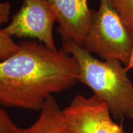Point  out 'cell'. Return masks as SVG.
Masks as SVG:
<instances>
[{"instance_id": "obj_1", "label": "cell", "mask_w": 133, "mask_h": 133, "mask_svg": "<svg viewBox=\"0 0 133 133\" xmlns=\"http://www.w3.org/2000/svg\"><path fill=\"white\" fill-rule=\"evenodd\" d=\"M14 55L0 61V105L40 111L46 99L78 82L76 59L64 49L36 40L19 43Z\"/></svg>"}, {"instance_id": "obj_2", "label": "cell", "mask_w": 133, "mask_h": 133, "mask_svg": "<svg viewBox=\"0 0 133 133\" xmlns=\"http://www.w3.org/2000/svg\"><path fill=\"white\" fill-rule=\"evenodd\" d=\"M62 49L72 55L79 66L78 81L109 107L115 119H133V83L118 61L93 57L71 40H63Z\"/></svg>"}, {"instance_id": "obj_3", "label": "cell", "mask_w": 133, "mask_h": 133, "mask_svg": "<svg viewBox=\"0 0 133 133\" xmlns=\"http://www.w3.org/2000/svg\"><path fill=\"white\" fill-rule=\"evenodd\" d=\"M82 47L104 60L119 61L127 71L133 69V38L110 0H101L97 11H92L90 27Z\"/></svg>"}, {"instance_id": "obj_4", "label": "cell", "mask_w": 133, "mask_h": 133, "mask_svg": "<svg viewBox=\"0 0 133 133\" xmlns=\"http://www.w3.org/2000/svg\"><path fill=\"white\" fill-rule=\"evenodd\" d=\"M56 17L47 0H22L19 11L3 30L9 36L38 40L56 50L53 29Z\"/></svg>"}, {"instance_id": "obj_5", "label": "cell", "mask_w": 133, "mask_h": 133, "mask_svg": "<svg viewBox=\"0 0 133 133\" xmlns=\"http://www.w3.org/2000/svg\"><path fill=\"white\" fill-rule=\"evenodd\" d=\"M63 114L74 133H126L113 121L107 105L94 95L75 96Z\"/></svg>"}, {"instance_id": "obj_6", "label": "cell", "mask_w": 133, "mask_h": 133, "mask_svg": "<svg viewBox=\"0 0 133 133\" xmlns=\"http://www.w3.org/2000/svg\"><path fill=\"white\" fill-rule=\"evenodd\" d=\"M59 24L63 40H71L82 47L91 22L92 9L88 0H47Z\"/></svg>"}, {"instance_id": "obj_7", "label": "cell", "mask_w": 133, "mask_h": 133, "mask_svg": "<svg viewBox=\"0 0 133 133\" xmlns=\"http://www.w3.org/2000/svg\"><path fill=\"white\" fill-rule=\"evenodd\" d=\"M19 133H74L64 118L63 110L50 96L44 102L38 119L29 127L20 128Z\"/></svg>"}, {"instance_id": "obj_8", "label": "cell", "mask_w": 133, "mask_h": 133, "mask_svg": "<svg viewBox=\"0 0 133 133\" xmlns=\"http://www.w3.org/2000/svg\"><path fill=\"white\" fill-rule=\"evenodd\" d=\"M123 24L133 38V0H110Z\"/></svg>"}, {"instance_id": "obj_9", "label": "cell", "mask_w": 133, "mask_h": 133, "mask_svg": "<svg viewBox=\"0 0 133 133\" xmlns=\"http://www.w3.org/2000/svg\"><path fill=\"white\" fill-rule=\"evenodd\" d=\"M19 49V44L15 42L3 29H0V61H4L16 54Z\"/></svg>"}, {"instance_id": "obj_10", "label": "cell", "mask_w": 133, "mask_h": 133, "mask_svg": "<svg viewBox=\"0 0 133 133\" xmlns=\"http://www.w3.org/2000/svg\"><path fill=\"white\" fill-rule=\"evenodd\" d=\"M20 128L0 105V133H19Z\"/></svg>"}, {"instance_id": "obj_11", "label": "cell", "mask_w": 133, "mask_h": 133, "mask_svg": "<svg viewBox=\"0 0 133 133\" xmlns=\"http://www.w3.org/2000/svg\"><path fill=\"white\" fill-rule=\"evenodd\" d=\"M11 6L8 1H0V29L9 21Z\"/></svg>"}]
</instances>
